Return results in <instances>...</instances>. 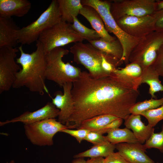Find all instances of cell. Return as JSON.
<instances>
[{"mask_svg":"<svg viewBox=\"0 0 163 163\" xmlns=\"http://www.w3.org/2000/svg\"><path fill=\"white\" fill-rule=\"evenodd\" d=\"M79 14L88 20L93 29L99 34L101 38L109 42L117 39L116 37L110 35L107 31L102 19L94 8L88 6H83Z\"/></svg>","mask_w":163,"mask_h":163,"instance_id":"cell-18","label":"cell"},{"mask_svg":"<svg viewBox=\"0 0 163 163\" xmlns=\"http://www.w3.org/2000/svg\"><path fill=\"white\" fill-rule=\"evenodd\" d=\"M69 52L59 47L45 54L46 79L55 82L60 87L66 83H73L77 80L82 72L79 68L63 61L62 58Z\"/></svg>","mask_w":163,"mask_h":163,"instance_id":"cell-3","label":"cell"},{"mask_svg":"<svg viewBox=\"0 0 163 163\" xmlns=\"http://www.w3.org/2000/svg\"><path fill=\"white\" fill-rule=\"evenodd\" d=\"M101 66L103 70L109 74L113 73L114 69L117 68L106 59L105 54L103 53L102 56Z\"/></svg>","mask_w":163,"mask_h":163,"instance_id":"cell-37","label":"cell"},{"mask_svg":"<svg viewBox=\"0 0 163 163\" xmlns=\"http://www.w3.org/2000/svg\"><path fill=\"white\" fill-rule=\"evenodd\" d=\"M143 70L141 66L135 63L126 64L123 68L114 69L113 72L117 76L131 83L138 89L140 85V82Z\"/></svg>","mask_w":163,"mask_h":163,"instance_id":"cell-21","label":"cell"},{"mask_svg":"<svg viewBox=\"0 0 163 163\" xmlns=\"http://www.w3.org/2000/svg\"><path fill=\"white\" fill-rule=\"evenodd\" d=\"M90 131V130L87 129H77L76 130H73L65 128L62 129L60 132L67 133L74 137L78 142L80 143L83 140L85 139L88 134Z\"/></svg>","mask_w":163,"mask_h":163,"instance_id":"cell-31","label":"cell"},{"mask_svg":"<svg viewBox=\"0 0 163 163\" xmlns=\"http://www.w3.org/2000/svg\"><path fill=\"white\" fill-rule=\"evenodd\" d=\"M163 10V0H157L156 11Z\"/></svg>","mask_w":163,"mask_h":163,"instance_id":"cell-39","label":"cell"},{"mask_svg":"<svg viewBox=\"0 0 163 163\" xmlns=\"http://www.w3.org/2000/svg\"><path fill=\"white\" fill-rule=\"evenodd\" d=\"M163 44V32L154 31L146 36L133 50L129 56L130 63L139 65L144 70L155 61Z\"/></svg>","mask_w":163,"mask_h":163,"instance_id":"cell-7","label":"cell"},{"mask_svg":"<svg viewBox=\"0 0 163 163\" xmlns=\"http://www.w3.org/2000/svg\"><path fill=\"white\" fill-rule=\"evenodd\" d=\"M151 66L159 76L163 77V44L158 52L156 59Z\"/></svg>","mask_w":163,"mask_h":163,"instance_id":"cell-32","label":"cell"},{"mask_svg":"<svg viewBox=\"0 0 163 163\" xmlns=\"http://www.w3.org/2000/svg\"><path fill=\"white\" fill-rule=\"evenodd\" d=\"M103 21L107 31L113 34L122 44L123 53L121 62H124L126 65L128 64L129 57L131 52L145 37L138 38L128 34L119 27L111 14L105 17Z\"/></svg>","mask_w":163,"mask_h":163,"instance_id":"cell-12","label":"cell"},{"mask_svg":"<svg viewBox=\"0 0 163 163\" xmlns=\"http://www.w3.org/2000/svg\"><path fill=\"white\" fill-rule=\"evenodd\" d=\"M85 163H105V158L102 157L91 158L86 161Z\"/></svg>","mask_w":163,"mask_h":163,"instance_id":"cell-38","label":"cell"},{"mask_svg":"<svg viewBox=\"0 0 163 163\" xmlns=\"http://www.w3.org/2000/svg\"><path fill=\"white\" fill-rule=\"evenodd\" d=\"M73 160L71 163H85L86 161L84 158H76Z\"/></svg>","mask_w":163,"mask_h":163,"instance_id":"cell-40","label":"cell"},{"mask_svg":"<svg viewBox=\"0 0 163 163\" xmlns=\"http://www.w3.org/2000/svg\"><path fill=\"white\" fill-rule=\"evenodd\" d=\"M84 39L74 30L71 24L62 21L44 31L38 40L43 45L45 54L53 49Z\"/></svg>","mask_w":163,"mask_h":163,"instance_id":"cell-5","label":"cell"},{"mask_svg":"<svg viewBox=\"0 0 163 163\" xmlns=\"http://www.w3.org/2000/svg\"><path fill=\"white\" fill-rule=\"evenodd\" d=\"M61 21L57 0H53L36 20L19 29L17 33L18 43L22 45H29L37 41L42 32Z\"/></svg>","mask_w":163,"mask_h":163,"instance_id":"cell-4","label":"cell"},{"mask_svg":"<svg viewBox=\"0 0 163 163\" xmlns=\"http://www.w3.org/2000/svg\"><path fill=\"white\" fill-rule=\"evenodd\" d=\"M159 76L151 66L143 70L140 84L146 83L149 85V93L152 98H156L155 95L156 92L163 91V85L159 79Z\"/></svg>","mask_w":163,"mask_h":163,"instance_id":"cell-23","label":"cell"},{"mask_svg":"<svg viewBox=\"0 0 163 163\" xmlns=\"http://www.w3.org/2000/svg\"><path fill=\"white\" fill-rule=\"evenodd\" d=\"M9 163H14V160H12L10 161Z\"/></svg>","mask_w":163,"mask_h":163,"instance_id":"cell-41","label":"cell"},{"mask_svg":"<svg viewBox=\"0 0 163 163\" xmlns=\"http://www.w3.org/2000/svg\"><path fill=\"white\" fill-rule=\"evenodd\" d=\"M140 115L147 119L149 125L154 127L163 120V104L157 108L143 111Z\"/></svg>","mask_w":163,"mask_h":163,"instance_id":"cell-29","label":"cell"},{"mask_svg":"<svg viewBox=\"0 0 163 163\" xmlns=\"http://www.w3.org/2000/svg\"><path fill=\"white\" fill-rule=\"evenodd\" d=\"M105 137L108 142L115 145L122 143L139 142L133 132L126 127L123 129L118 128L113 129L108 133Z\"/></svg>","mask_w":163,"mask_h":163,"instance_id":"cell-25","label":"cell"},{"mask_svg":"<svg viewBox=\"0 0 163 163\" xmlns=\"http://www.w3.org/2000/svg\"><path fill=\"white\" fill-rule=\"evenodd\" d=\"M116 149L115 145L108 142L94 145L90 149L80 152L73 156L74 158L89 157L95 158L99 157L106 158L114 152Z\"/></svg>","mask_w":163,"mask_h":163,"instance_id":"cell-24","label":"cell"},{"mask_svg":"<svg viewBox=\"0 0 163 163\" xmlns=\"http://www.w3.org/2000/svg\"><path fill=\"white\" fill-rule=\"evenodd\" d=\"M31 4L27 0H0V17H21L29 11Z\"/></svg>","mask_w":163,"mask_h":163,"instance_id":"cell-19","label":"cell"},{"mask_svg":"<svg viewBox=\"0 0 163 163\" xmlns=\"http://www.w3.org/2000/svg\"><path fill=\"white\" fill-rule=\"evenodd\" d=\"M70 52L73 55L75 62L84 66L92 77L99 78L110 74L105 71L102 67L103 53L94 47L89 43H75L70 47Z\"/></svg>","mask_w":163,"mask_h":163,"instance_id":"cell-6","label":"cell"},{"mask_svg":"<svg viewBox=\"0 0 163 163\" xmlns=\"http://www.w3.org/2000/svg\"><path fill=\"white\" fill-rule=\"evenodd\" d=\"M73 83L68 82L62 86L63 92L56 91L55 97L52 98V103L59 110L58 121L65 125L72 114L74 109V104L71 90Z\"/></svg>","mask_w":163,"mask_h":163,"instance_id":"cell-13","label":"cell"},{"mask_svg":"<svg viewBox=\"0 0 163 163\" xmlns=\"http://www.w3.org/2000/svg\"><path fill=\"white\" fill-rule=\"evenodd\" d=\"M144 145L146 149H157L163 153V123L161 131L158 133L153 132Z\"/></svg>","mask_w":163,"mask_h":163,"instance_id":"cell-30","label":"cell"},{"mask_svg":"<svg viewBox=\"0 0 163 163\" xmlns=\"http://www.w3.org/2000/svg\"><path fill=\"white\" fill-rule=\"evenodd\" d=\"M117 118L109 114L97 116L83 121L77 129H87L91 131L99 129Z\"/></svg>","mask_w":163,"mask_h":163,"instance_id":"cell-26","label":"cell"},{"mask_svg":"<svg viewBox=\"0 0 163 163\" xmlns=\"http://www.w3.org/2000/svg\"><path fill=\"white\" fill-rule=\"evenodd\" d=\"M71 25L76 32L84 40H86L89 42L97 40L101 38L96 31L84 26L80 22L77 17H74L73 22Z\"/></svg>","mask_w":163,"mask_h":163,"instance_id":"cell-28","label":"cell"},{"mask_svg":"<svg viewBox=\"0 0 163 163\" xmlns=\"http://www.w3.org/2000/svg\"><path fill=\"white\" fill-rule=\"evenodd\" d=\"M89 42L104 53L106 59L116 68L122 63L120 60L123 50L121 44L117 39L109 42L100 38Z\"/></svg>","mask_w":163,"mask_h":163,"instance_id":"cell-16","label":"cell"},{"mask_svg":"<svg viewBox=\"0 0 163 163\" xmlns=\"http://www.w3.org/2000/svg\"><path fill=\"white\" fill-rule=\"evenodd\" d=\"M59 110L52 103L48 102L43 107L35 111H26L18 117L11 120L0 122L2 126L10 123L21 122L24 124L40 121L50 118H55L58 117Z\"/></svg>","mask_w":163,"mask_h":163,"instance_id":"cell-14","label":"cell"},{"mask_svg":"<svg viewBox=\"0 0 163 163\" xmlns=\"http://www.w3.org/2000/svg\"><path fill=\"white\" fill-rule=\"evenodd\" d=\"M115 146L118 152L129 163H158L146 154L147 149L144 144L122 143L115 145Z\"/></svg>","mask_w":163,"mask_h":163,"instance_id":"cell-15","label":"cell"},{"mask_svg":"<svg viewBox=\"0 0 163 163\" xmlns=\"http://www.w3.org/2000/svg\"><path fill=\"white\" fill-rule=\"evenodd\" d=\"M105 163H129L118 152H113L105 158Z\"/></svg>","mask_w":163,"mask_h":163,"instance_id":"cell-36","label":"cell"},{"mask_svg":"<svg viewBox=\"0 0 163 163\" xmlns=\"http://www.w3.org/2000/svg\"><path fill=\"white\" fill-rule=\"evenodd\" d=\"M24 127L27 138L32 144L39 146L53 145L55 134L64 129L68 128L55 118L25 124Z\"/></svg>","mask_w":163,"mask_h":163,"instance_id":"cell-8","label":"cell"},{"mask_svg":"<svg viewBox=\"0 0 163 163\" xmlns=\"http://www.w3.org/2000/svg\"><path fill=\"white\" fill-rule=\"evenodd\" d=\"M62 21L73 23L74 17H77L83 7L81 0H57Z\"/></svg>","mask_w":163,"mask_h":163,"instance_id":"cell-22","label":"cell"},{"mask_svg":"<svg viewBox=\"0 0 163 163\" xmlns=\"http://www.w3.org/2000/svg\"><path fill=\"white\" fill-rule=\"evenodd\" d=\"M123 120L121 118H118L101 128L91 131L96 132L102 135L107 133L113 129L119 128L122 125Z\"/></svg>","mask_w":163,"mask_h":163,"instance_id":"cell-34","label":"cell"},{"mask_svg":"<svg viewBox=\"0 0 163 163\" xmlns=\"http://www.w3.org/2000/svg\"><path fill=\"white\" fill-rule=\"evenodd\" d=\"M163 104V95L160 99L152 98L135 104L130 108L131 114H140L142 112L157 108Z\"/></svg>","mask_w":163,"mask_h":163,"instance_id":"cell-27","label":"cell"},{"mask_svg":"<svg viewBox=\"0 0 163 163\" xmlns=\"http://www.w3.org/2000/svg\"><path fill=\"white\" fill-rule=\"evenodd\" d=\"M151 15L155 20V31L163 32V10L155 11Z\"/></svg>","mask_w":163,"mask_h":163,"instance_id":"cell-35","label":"cell"},{"mask_svg":"<svg viewBox=\"0 0 163 163\" xmlns=\"http://www.w3.org/2000/svg\"><path fill=\"white\" fill-rule=\"evenodd\" d=\"M18 49L20 56L16 61L21 65L22 68L16 74L12 87H25L30 91L38 93L41 95L45 93L49 95L45 83L46 62L42 44L37 40L36 50L30 54L25 53L22 46Z\"/></svg>","mask_w":163,"mask_h":163,"instance_id":"cell-2","label":"cell"},{"mask_svg":"<svg viewBox=\"0 0 163 163\" xmlns=\"http://www.w3.org/2000/svg\"><path fill=\"white\" fill-rule=\"evenodd\" d=\"M84 140L91 143L94 145L108 142L105 136L94 131H90Z\"/></svg>","mask_w":163,"mask_h":163,"instance_id":"cell-33","label":"cell"},{"mask_svg":"<svg viewBox=\"0 0 163 163\" xmlns=\"http://www.w3.org/2000/svg\"><path fill=\"white\" fill-rule=\"evenodd\" d=\"M115 21L121 29L135 37L144 38L155 31V20L152 15L126 16Z\"/></svg>","mask_w":163,"mask_h":163,"instance_id":"cell-11","label":"cell"},{"mask_svg":"<svg viewBox=\"0 0 163 163\" xmlns=\"http://www.w3.org/2000/svg\"><path fill=\"white\" fill-rule=\"evenodd\" d=\"M71 93L74 111L65 125L69 129H77L83 121L101 115H111L125 120L139 95L131 83L113 73L95 78L85 71H82L73 83Z\"/></svg>","mask_w":163,"mask_h":163,"instance_id":"cell-1","label":"cell"},{"mask_svg":"<svg viewBox=\"0 0 163 163\" xmlns=\"http://www.w3.org/2000/svg\"><path fill=\"white\" fill-rule=\"evenodd\" d=\"M155 0H117L111 2L110 12L115 21L126 16L151 15L156 11Z\"/></svg>","mask_w":163,"mask_h":163,"instance_id":"cell-9","label":"cell"},{"mask_svg":"<svg viewBox=\"0 0 163 163\" xmlns=\"http://www.w3.org/2000/svg\"><path fill=\"white\" fill-rule=\"evenodd\" d=\"M19 29L11 18L0 17V47H15Z\"/></svg>","mask_w":163,"mask_h":163,"instance_id":"cell-20","label":"cell"},{"mask_svg":"<svg viewBox=\"0 0 163 163\" xmlns=\"http://www.w3.org/2000/svg\"><path fill=\"white\" fill-rule=\"evenodd\" d=\"M126 127L131 129L138 141L141 144L145 143L154 132L155 129L148 124L145 125L141 120L140 114H130L125 120Z\"/></svg>","mask_w":163,"mask_h":163,"instance_id":"cell-17","label":"cell"},{"mask_svg":"<svg viewBox=\"0 0 163 163\" xmlns=\"http://www.w3.org/2000/svg\"><path fill=\"white\" fill-rule=\"evenodd\" d=\"M19 51L16 47H0V94L12 87L17 73L21 69L15 59Z\"/></svg>","mask_w":163,"mask_h":163,"instance_id":"cell-10","label":"cell"}]
</instances>
